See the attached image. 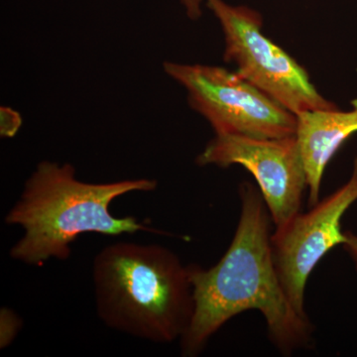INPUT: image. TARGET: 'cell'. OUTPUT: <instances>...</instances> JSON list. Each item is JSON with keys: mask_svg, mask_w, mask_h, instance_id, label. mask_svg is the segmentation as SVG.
<instances>
[{"mask_svg": "<svg viewBox=\"0 0 357 357\" xmlns=\"http://www.w3.org/2000/svg\"><path fill=\"white\" fill-rule=\"evenodd\" d=\"M241 218L227 252L211 268L189 265L195 311L181 338L184 356H196L230 319L257 310L266 321L268 337L284 356L307 349L314 326L291 304L275 268L271 215L261 192L243 183L239 187Z\"/></svg>", "mask_w": 357, "mask_h": 357, "instance_id": "6da1fadb", "label": "cell"}, {"mask_svg": "<svg viewBox=\"0 0 357 357\" xmlns=\"http://www.w3.org/2000/svg\"><path fill=\"white\" fill-rule=\"evenodd\" d=\"M157 181L126 178L86 183L70 163L42 161L27 178L20 199L6 215L7 225L24 230L10 249L16 261L42 266L50 259L67 260L72 244L84 234L119 236L138 231L164 234L135 217H114L110 204L132 192H153Z\"/></svg>", "mask_w": 357, "mask_h": 357, "instance_id": "7a4b0ae2", "label": "cell"}, {"mask_svg": "<svg viewBox=\"0 0 357 357\" xmlns=\"http://www.w3.org/2000/svg\"><path fill=\"white\" fill-rule=\"evenodd\" d=\"M98 318L112 330L157 344L187 332L195 311L189 265L158 244H109L93 262Z\"/></svg>", "mask_w": 357, "mask_h": 357, "instance_id": "3957f363", "label": "cell"}, {"mask_svg": "<svg viewBox=\"0 0 357 357\" xmlns=\"http://www.w3.org/2000/svg\"><path fill=\"white\" fill-rule=\"evenodd\" d=\"M167 76L187 91L188 102L215 135L282 138L296 135L297 116L238 72L210 65L165 62Z\"/></svg>", "mask_w": 357, "mask_h": 357, "instance_id": "277c9868", "label": "cell"}, {"mask_svg": "<svg viewBox=\"0 0 357 357\" xmlns=\"http://www.w3.org/2000/svg\"><path fill=\"white\" fill-rule=\"evenodd\" d=\"M225 36L223 60L282 107L297 115L307 110L338 109L312 84L309 74L293 57L262 33V17L246 6L206 0Z\"/></svg>", "mask_w": 357, "mask_h": 357, "instance_id": "5b68a950", "label": "cell"}, {"mask_svg": "<svg viewBox=\"0 0 357 357\" xmlns=\"http://www.w3.org/2000/svg\"><path fill=\"white\" fill-rule=\"evenodd\" d=\"M196 162L199 166L245 168L257 182L276 227L301 211L307 184L296 135L282 138L215 135Z\"/></svg>", "mask_w": 357, "mask_h": 357, "instance_id": "8992f818", "label": "cell"}, {"mask_svg": "<svg viewBox=\"0 0 357 357\" xmlns=\"http://www.w3.org/2000/svg\"><path fill=\"white\" fill-rule=\"evenodd\" d=\"M356 201L357 158L351 178L344 185L312 206V210L300 211L276 227L272 234V253L282 287L302 316L307 317L305 292L309 277L328 251L344 245L347 237L342 220Z\"/></svg>", "mask_w": 357, "mask_h": 357, "instance_id": "52a82bcc", "label": "cell"}, {"mask_svg": "<svg viewBox=\"0 0 357 357\" xmlns=\"http://www.w3.org/2000/svg\"><path fill=\"white\" fill-rule=\"evenodd\" d=\"M296 138L299 144L309 190V206L319 202L326 166L338 150L357 133V109L307 110L296 115Z\"/></svg>", "mask_w": 357, "mask_h": 357, "instance_id": "ba28073f", "label": "cell"}, {"mask_svg": "<svg viewBox=\"0 0 357 357\" xmlns=\"http://www.w3.org/2000/svg\"><path fill=\"white\" fill-rule=\"evenodd\" d=\"M21 325L22 321L15 312L8 307H2L0 312V349H6L13 344L20 333Z\"/></svg>", "mask_w": 357, "mask_h": 357, "instance_id": "9c48e42d", "label": "cell"}, {"mask_svg": "<svg viewBox=\"0 0 357 357\" xmlns=\"http://www.w3.org/2000/svg\"><path fill=\"white\" fill-rule=\"evenodd\" d=\"M22 126L20 112L10 107H2L0 109V135L2 138H13Z\"/></svg>", "mask_w": 357, "mask_h": 357, "instance_id": "30bf717a", "label": "cell"}, {"mask_svg": "<svg viewBox=\"0 0 357 357\" xmlns=\"http://www.w3.org/2000/svg\"><path fill=\"white\" fill-rule=\"evenodd\" d=\"M185 7L188 17L192 20H198L202 16V3L204 0H180Z\"/></svg>", "mask_w": 357, "mask_h": 357, "instance_id": "8fae6325", "label": "cell"}, {"mask_svg": "<svg viewBox=\"0 0 357 357\" xmlns=\"http://www.w3.org/2000/svg\"><path fill=\"white\" fill-rule=\"evenodd\" d=\"M345 243H344V250L351 256L352 261L356 265L357 271V236L351 231H345Z\"/></svg>", "mask_w": 357, "mask_h": 357, "instance_id": "7c38bea8", "label": "cell"}, {"mask_svg": "<svg viewBox=\"0 0 357 357\" xmlns=\"http://www.w3.org/2000/svg\"><path fill=\"white\" fill-rule=\"evenodd\" d=\"M351 105L352 107H354V109H357V98L356 100H352Z\"/></svg>", "mask_w": 357, "mask_h": 357, "instance_id": "4fadbf2b", "label": "cell"}]
</instances>
